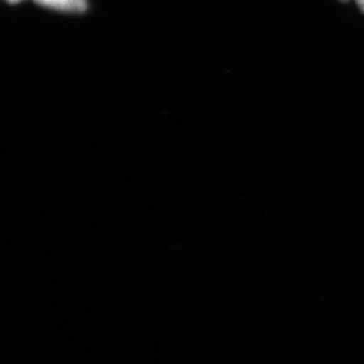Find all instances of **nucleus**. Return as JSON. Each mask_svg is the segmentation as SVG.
Wrapping results in <instances>:
<instances>
[{
  "mask_svg": "<svg viewBox=\"0 0 364 364\" xmlns=\"http://www.w3.org/2000/svg\"><path fill=\"white\" fill-rule=\"evenodd\" d=\"M341 1H344V3H346V1H349V0H341Z\"/></svg>",
  "mask_w": 364,
  "mask_h": 364,
  "instance_id": "4",
  "label": "nucleus"
},
{
  "mask_svg": "<svg viewBox=\"0 0 364 364\" xmlns=\"http://www.w3.org/2000/svg\"><path fill=\"white\" fill-rule=\"evenodd\" d=\"M35 1L42 6L62 11V12H70V14H82L88 9L87 0H35Z\"/></svg>",
  "mask_w": 364,
  "mask_h": 364,
  "instance_id": "1",
  "label": "nucleus"
},
{
  "mask_svg": "<svg viewBox=\"0 0 364 364\" xmlns=\"http://www.w3.org/2000/svg\"><path fill=\"white\" fill-rule=\"evenodd\" d=\"M358 7L361 9L362 12H364V0H356Z\"/></svg>",
  "mask_w": 364,
  "mask_h": 364,
  "instance_id": "2",
  "label": "nucleus"
},
{
  "mask_svg": "<svg viewBox=\"0 0 364 364\" xmlns=\"http://www.w3.org/2000/svg\"><path fill=\"white\" fill-rule=\"evenodd\" d=\"M6 1L11 4H17L19 3V1H23V0H6Z\"/></svg>",
  "mask_w": 364,
  "mask_h": 364,
  "instance_id": "3",
  "label": "nucleus"
}]
</instances>
